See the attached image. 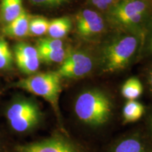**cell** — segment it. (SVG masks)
<instances>
[{
    "label": "cell",
    "instance_id": "cell-1",
    "mask_svg": "<svg viewBox=\"0 0 152 152\" xmlns=\"http://www.w3.org/2000/svg\"><path fill=\"white\" fill-rule=\"evenodd\" d=\"M114 104L111 96L99 88L81 92L73 103V113L80 123L91 129L102 128L113 117Z\"/></svg>",
    "mask_w": 152,
    "mask_h": 152
},
{
    "label": "cell",
    "instance_id": "cell-2",
    "mask_svg": "<svg viewBox=\"0 0 152 152\" xmlns=\"http://www.w3.org/2000/svg\"><path fill=\"white\" fill-rule=\"evenodd\" d=\"M140 39L132 34L115 36L104 45L98 64L101 73H113L125 69L134 58Z\"/></svg>",
    "mask_w": 152,
    "mask_h": 152
},
{
    "label": "cell",
    "instance_id": "cell-3",
    "mask_svg": "<svg viewBox=\"0 0 152 152\" xmlns=\"http://www.w3.org/2000/svg\"><path fill=\"white\" fill-rule=\"evenodd\" d=\"M61 79L56 71L36 73L16 82L14 86L43 98L51 104L59 118L58 99L61 92Z\"/></svg>",
    "mask_w": 152,
    "mask_h": 152
},
{
    "label": "cell",
    "instance_id": "cell-4",
    "mask_svg": "<svg viewBox=\"0 0 152 152\" xmlns=\"http://www.w3.org/2000/svg\"><path fill=\"white\" fill-rule=\"evenodd\" d=\"M150 9L146 0H120L110 7L108 18L120 27L142 28L147 26L151 18Z\"/></svg>",
    "mask_w": 152,
    "mask_h": 152
},
{
    "label": "cell",
    "instance_id": "cell-5",
    "mask_svg": "<svg viewBox=\"0 0 152 152\" xmlns=\"http://www.w3.org/2000/svg\"><path fill=\"white\" fill-rule=\"evenodd\" d=\"M6 116L11 128L19 133L35 130L43 120V114L38 104L33 99L19 98L7 108Z\"/></svg>",
    "mask_w": 152,
    "mask_h": 152
},
{
    "label": "cell",
    "instance_id": "cell-6",
    "mask_svg": "<svg viewBox=\"0 0 152 152\" xmlns=\"http://www.w3.org/2000/svg\"><path fill=\"white\" fill-rule=\"evenodd\" d=\"M16 152H87L67 134L56 133L49 137L16 147Z\"/></svg>",
    "mask_w": 152,
    "mask_h": 152
},
{
    "label": "cell",
    "instance_id": "cell-7",
    "mask_svg": "<svg viewBox=\"0 0 152 152\" xmlns=\"http://www.w3.org/2000/svg\"><path fill=\"white\" fill-rule=\"evenodd\" d=\"M94 68V60L83 51H69L56 72L61 78L79 79L89 75Z\"/></svg>",
    "mask_w": 152,
    "mask_h": 152
},
{
    "label": "cell",
    "instance_id": "cell-8",
    "mask_svg": "<svg viewBox=\"0 0 152 152\" xmlns=\"http://www.w3.org/2000/svg\"><path fill=\"white\" fill-rule=\"evenodd\" d=\"M14 59L19 71L27 75L36 73L40 65L37 49L26 42H18L14 46Z\"/></svg>",
    "mask_w": 152,
    "mask_h": 152
},
{
    "label": "cell",
    "instance_id": "cell-9",
    "mask_svg": "<svg viewBox=\"0 0 152 152\" xmlns=\"http://www.w3.org/2000/svg\"><path fill=\"white\" fill-rule=\"evenodd\" d=\"M109 152H152V143L143 129L137 130L120 138Z\"/></svg>",
    "mask_w": 152,
    "mask_h": 152
},
{
    "label": "cell",
    "instance_id": "cell-10",
    "mask_svg": "<svg viewBox=\"0 0 152 152\" xmlns=\"http://www.w3.org/2000/svg\"><path fill=\"white\" fill-rule=\"evenodd\" d=\"M30 16L27 11H23L14 20L6 24L2 28L5 36L14 38H22L28 35Z\"/></svg>",
    "mask_w": 152,
    "mask_h": 152
},
{
    "label": "cell",
    "instance_id": "cell-11",
    "mask_svg": "<svg viewBox=\"0 0 152 152\" xmlns=\"http://www.w3.org/2000/svg\"><path fill=\"white\" fill-rule=\"evenodd\" d=\"M147 106L137 100H127L123 107L122 118L124 124L137 122L144 118Z\"/></svg>",
    "mask_w": 152,
    "mask_h": 152
},
{
    "label": "cell",
    "instance_id": "cell-12",
    "mask_svg": "<svg viewBox=\"0 0 152 152\" xmlns=\"http://www.w3.org/2000/svg\"><path fill=\"white\" fill-rule=\"evenodd\" d=\"M23 0H1L0 18L5 25L16 18L23 11Z\"/></svg>",
    "mask_w": 152,
    "mask_h": 152
},
{
    "label": "cell",
    "instance_id": "cell-13",
    "mask_svg": "<svg viewBox=\"0 0 152 152\" xmlns=\"http://www.w3.org/2000/svg\"><path fill=\"white\" fill-rule=\"evenodd\" d=\"M72 28L71 18L63 16L49 20L47 34L49 37L55 39H62L69 33Z\"/></svg>",
    "mask_w": 152,
    "mask_h": 152
},
{
    "label": "cell",
    "instance_id": "cell-14",
    "mask_svg": "<svg viewBox=\"0 0 152 152\" xmlns=\"http://www.w3.org/2000/svg\"><path fill=\"white\" fill-rule=\"evenodd\" d=\"M121 92L122 96L127 100H137L143 94L144 87L140 79L132 77L123 83Z\"/></svg>",
    "mask_w": 152,
    "mask_h": 152
},
{
    "label": "cell",
    "instance_id": "cell-15",
    "mask_svg": "<svg viewBox=\"0 0 152 152\" xmlns=\"http://www.w3.org/2000/svg\"><path fill=\"white\" fill-rule=\"evenodd\" d=\"M40 61L45 64H61L65 60L69 51L64 48L56 50H43L37 49Z\"/></svg>",
    "mask_w": 152,
    "mask_h": 152
},
{
    "label": "cell",
    "instance_id": "cell-16",
    "mask_svg": "<svg viewBox=\"0 0 152 152\" xmlns=\"http://www.w3.org/2000/svg\"><path fill=\"white\" fill-rule=\"evenodd\" d=\"M14 54L4 37H0V71H9L13 67Z\"/></svg>",
    "mask_w": 152,
    "mask_h": 152
},
{
    "label": "cell",
    "instance_id": "cell-17",
    "mask_svg": "<svg viewBox=\"0 0 152 152\" xmlns=\"http://www.w3.org/2000/svg\"><path fill=\"white\" fill-rule=\"evenodd\" d=\"M49 20L42 16L30 18L28 35L31 36H42L47 33Z\"/></svg>",
    "mask_w": 152,
    "mask_h": 152
},
{
    "label": "cell",
    "instance_id": "cell-18",
    "mask_svg": "<svg viewBox=\"0 0 152 152\" xmlns=\"http://www.w3.org/2000/svg\"><path fill=\"white\" fill-rule=\"evenodd\" d=\"M103 19L96 11L91 9H85L76 16V28H80L89 26Z\"/></svg>",
    "mask_w": 152,
    "mask_h": 152
},
{
    "label": "cell",
    "instance_id": "cell-19",
    "mask_svg": "<svg viewBox=\"0 0 152 152\" xmlns=\"http://www.w3.org/2000/svg\"><path fill=\"white\" fill-rule=\"evenodd\" d=\"M105 28V23L103 19L94 23L77 28V31L80 36L83 37H91L99 35L103 31Z\"/></svg>",
    "mask_w": 152,
    "mask_h": 152
},
{
    "label": "cell",
    "instance_id": "cell-20",
    "mask_svg": "<svg viewBox=\"0 0 152 152\" xmlns=\"http://www.w3.org/2000/svg\"><path fill=\"white\" fill-rule=\"evenodd\" d=\"M36 48L43 50H56L64 48V42L61 39H55L50 37L41 38L37 40Z\"/></svg>",
    "mask_w": 152,
    "mask_h": 152
},
{
    "label": "cell",
    "instance_id": "cell-21",
    "mask_svg": "<svg viewBox=\"0 0 152 152\" xmlns=\"http://www.w3.org/2000/svg\"><path fill=\"white\" fill-rule=\"evenodd\" d=\"M144 126L143 130L152 143V106H147L144 116Z\"/></svg>",
    "mask_w": 152,
    "mask_h": 152
},
{
    "label": "cell",
    "instance_id": "cell-22",
    "mask_svg": "<svg viewBox=\"0 0 152 152\" xmlns=\"http://www.w3.org/2000/svg\"><path fill=\"white\" fill-rule=\"evenodd\" d=\"M144 50L147 56H152V17L150 18L147 25V33Z\"/></svg>",
    "mask_w": 152,
    "mask_h": 152
},
{
    "label": "cell",
    "instance_id": "cell-23",
    "mask_svg": "<svg viewBox=\"0 0 152 152\" xmlns=\"http://www.w3.org/2000/svg\"><path fill=\"white\" fill-rule=\"evenodd\" d=\"M33 5L39 6V7H54L62 4L61 0H29Z\"/></svg>",
    "mask_w": 152,
    "mask_h": 152
},
{
    "label": "cell",
    "instance_id": "cell-24",
    "mask_svg": "<svg viewBox=\"0 0 152 152\" xmlns=\"http://www.w3.org/2000/svg\"><path fill=\"white\" fill-rule=\"evenodd\" d=\"M91 1L96 8L101 10H105L108 7H109L106 0H91Z\"/></svg>",
    "mask_w": 152,
    "mask_h": 152
},
{
    "label": "cell",
    "instance_id": "cell-25",
    "mask_svg": "<svg viewBox=\"0 0 152 152\" xmlns=\"http://www.w3.org/2000/svg\"><path fill=\"white\" fill-rule=\"evenodd\" d=\"M146 79H147V83L148 87H149V92L152 95V65L149 66L147 71L146 73Z\"/></svg>",
    "mask_w": 152,
    "mask_h": 152
},
{
    "label": "cell",
    "instance_id": "cell-26",
    "mask_svg": "<svg viewBox=\"0 0 152 152\" xmlns=\"http://www.w3.org/2000/svg\"><path fill=\"white\" fill-rule=\"evenodd\" d=\"M115 1V0H106V3H107V4H108V6H109V7H111L112 4H113Z\"/></svg>",
    "mask_w": 152,
    "mask_h": 152
},
{
    "label": "cell",
    "instance_id": "cell-27",
    "mask_svg": "<svg viewBox=\"0 0 152 152\" xmlns=\"http://www.w3.org/2000/svg\"><path fill=\"white\" fill-rule=\"evenodd\" d=\"M61 1L64 3V2H66V1H69V0H61Z\"/></svg>",
    "mask_w": 152,
    "mask_h": 152
},
{
    "label": "cell",
    "instance_id": "cell-28",
    "mask_svg": "<svg viewBox=\"0 0 152 152\" xmlns=\"http://www.w3.org/2000/svg\"><path fill=\"white\" fill-rule=\"evenodd\" d=\"M0 94H1V92H0Z\"/></svg>",
    "mask_w": 152,
    "mask_h": 152
}]
</instances>
